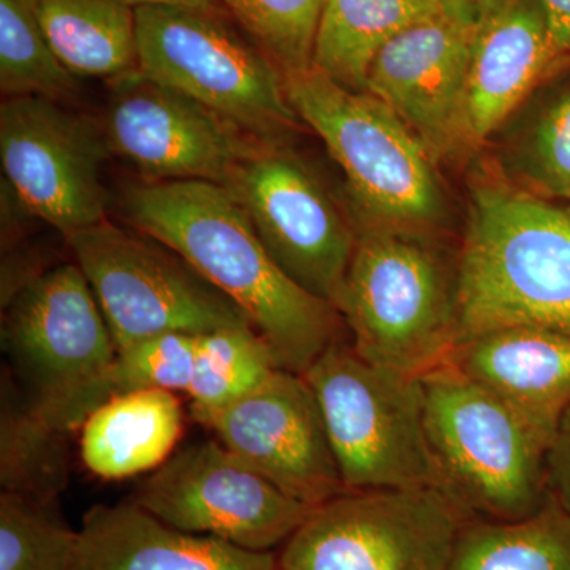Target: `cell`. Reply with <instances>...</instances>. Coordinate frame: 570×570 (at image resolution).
<instances>
[{
  "mask_svg": "<svg viewBox=\"0 0 570 570\" xmlns=\"http://www.w3.org/2000/svg\"><path fill=\"white\" fill-rule=\"evenodd\" d=\"M569 59L554 45L540 0H487L475 21L469 59L466 151L482 145Z\"/></svg>",
  "mask_w": 570,
  "mask_h": 570,
  "instance_id": "e0dca14e",
  "label": "cell"
},
{
  "mask_svg": "<svg viewBox=\"0 0 570 570\" xmlns=\"http://www.w3.org/2000/svg\"><path fill=\"white\" fill-rule=\"evenodd\" d=\"M445 363L553 442L570 406V333L530 325L494 328L460 341Z\"/></svg>",
  "mask_w": 570,
  "mask_h": 570,
  "instance_id": "ac0fdd59",
  "label": "cell"
},
{
  "mask_svg": "<svg viewBox=\"0 0 570 570\" xmlns=\"http://www.w3.org/2000/svg\"><path fill=\"white\" fill-rule=\"evenodd\" d=\"M105 116L108 149L141 181L227 186L264 141L255 140L186 94L142 77L110 82Z\"/></svg>",
  "mask_w": 570,
  "mask_h": 570,
  "instance_id": "5bb4252c",
  "label": "cell"
},
{
  "mask_svg": "<svg viewBox=\"0 0 570 570\" xmlns=\"http://www.w3.org/2000/svg\"><path fill=\"white\" fill-rule=\"evenodd\" d=\"M2 347L29 406L62 433L111 397L118 347L77 264L52 266L10 295Z\"/></svg>",
  "mask_w": 570,
  "mask_h": 570,
  "instance_id": "8992f818",
  "label": "cell"
},
{
  "mask_svg": "<svg viewBox=\"0 0 570 570\" xmlns=\"http://www.w3.org/2000/svg\"><path fill=\"white\" fill-rule=\"evenodd\" d=\"M104 127L45 97L0 105V160L9 187L32 216L63 236L107 219Z\"/></svg>",
  "mask_w": 570,
  "mask_h": 570,
  "instance_id": "8fae6325",
  "label": "cell"
},
{
  "mask_svg": "<svg viewBox=\"0 0 570 570\" xmlns=\"http://www.w3.org/2000/svg\"><path fill=\"white\" fill-rule=\"evenodd\" d=\"M422 387L441 491L468 520H523L546 508L549 439L448 363Z\"/></svg>",
  "mask_w": 570,
  "mask_h": 570,
  "instance_id": "277c9868",
  "label": "cell"
},
{
  "mask_svg": "<svg viewBox=\"0 0 570 570\" xmlns=\"http://www.w3.org/2000/svg\"><path fill=\"white\" fill-rule=\"evenodd\" d=\"M554 45L562 56H570V0H540Z\"/></svg>",
  "mask_w": 570,
  "mask_h": 570,
  "instance_id": "1f68e13d",
  "label": "cell"
},
{
  "mask_svg": "<svg viewBox=\"0 0 570 570\" xmlns=\"http://www.w3.org/2000/svg\"><path fill=\"white\" fill-rule=\"evenodd\" d=\"M124 2L129 3L134 9L145 6H178L220 13L219 0H124Z\"/></svg>",
  "mask_w": 570,
  "mask_h": 570,
  "instance_id": "836d02e7",
  "label": "cell"
},
{
  "mask_svg": "<svg viewBox=\"0 0 570 570\" xmlns=\"http://www.w3.org/2000/svg\"><path fill=\"white\" fill-rule=\"evenodd\" d=\"M439 11L433 0H325L313 67L344 88L366 92L367 75L382 48Z\"/></svg>",
  "mask_w": 570,
  "mask_h": 570,
  "instance_id": "7402d4cb",
  "label": "cell"
},
{
  "mask_svg": "<svg viewBox=\"0 0 570 570\" xmlns=\"http://www.w3.org/2000/svg\"><path fill=\"white\" fill-rule=\"evenodd\" d=\"M66 238L118 351L165 333L254 328L230 298L149 236L105 219Z\"/></svg>",
  "mask_w": 570,
  "mask_h": 570,
  "instance_id": "9c48e42d",
  "label": "cell"
},
{
  "mask_svg": "<svg viewBox=\"0 0 570 570\" xmlns=\"http://www.w3.org/2000/svg\"><path fill=\"white\" fill-rule=\"evenodd\" d=\"M225 189L243 206L285 275L336 307L354 257L356 228L306 165L264 142Z\"/></svg>",
  "mask_w": 570,
  "mask_h": 570,
  "instance_id": "4fadbf2b",
  "label": "cell"
},
{
  "mask_svg": "<svg viewBox=\"0 0 570 570\" xmlns=\"http://www.w3.org/2000/svg\"><path fill=\"white\" fill-rule=\"evenodd\" d=\"M175 392L135 390L111 396L81 425L82 463L97 478L121 480L159 469L183 434Z\"/></svg>",
  "mask_w": 570,
  "mask_h": 570,
  "instance_id": "ffe728a7",
  "label": "cell"
},
{
  "mask_svg": "<svg viewBox=\"0 0 570 570\" xmlns=\"http://www.w3.org/2000/svg\"><path fill=\"white\" fill-rule=\"evenodd\" d=\"M77 570H279L273 551H250L168 527L134 502L94 505L80 530Z\"/></svg>",
  "mask_w": 570,
  "mask_h": 570,
  "instance_id": "d6986e66",
  "label": "cell"
},
{
  "mask_svg": "<svg viewBox=\"0 0 570 570\" xmlns=\"http://www.w3.org/2000/svg\"><path fill=\"white\" fill-rule=\"evenodd\" d=\"M288 102L343 168L358 228L428 236L445 198L422 141L370 92L352 91L311 67L284 77Z\"/></svg>",
  "mask_w": 570,
  "mask_h": 570,
  "instance_id": "5b68a950",
  "label": "cell"
},
{
  "mask_svg": "<svg viewBox=\"0 0 570 570\" xmlns=\"http://www.w3.org/2000/svg\"><path fill=\"white\" fill-rule=\"evenodd\" d=\"M337 313L366 362L422 377L459 343V264L426 236L356 228Z\"/></svg>",
  "mask_w": 570,
  "mask_h": 570,
  "instance_id": "3957f363",
  "label": "cell"
},
{
  "mask_svg": "<svg viewBox=\"0 0 570 570\" xmlns=\"http://www.w3.org/2000/svg\"><path fill=\"white\" fill-rule=\"evenodd\" d=\"M284 77L313 67L325 0H219Z\"/></svg>",
  "mask_w": 570,
  "mask_h": 570,
  "instance_id": "f1b7e54d",
  "label": "cell"
},
{
  "mask_svg": "<svg viewBox=\"0 0 570 570\" xmlns=\"http://www.w3.org/2000/svg\"><path fill=\"white\" fill-rule=\"evenodd\" d=\"M121 205L127 223L178 254L246 314L279 370L305 374L340 340L336 307L285 275L224 186L140 181L126 187Z\"/></svg>",
  "mask_w": 570,
  "mask_h": 570,
  "instance_id": "6da1fadb",
  "label": "cell"
},
{
  "mask_svg": "<svg viewBox=\"0 0 570 570\" xmlns=\"http://www.w3.org/2000/svg\"><path fill=\"white\" fill-rule=\"evenodd\" d=\"M474 26L439 11L393 37L367 75L366 92L392 108L436 164L466 153L464 100Z\"/></svg>",
  "mask_w": 570,
  "mask_h": 570,
  "instance_id": "2e32d148",
  "label": "cell"
},
{
  "mask_svg": "<svg viewBox=\"0 0 570 570\" xmlns=\"http://www.w3.org/2000/svg\"><path fill=\"white\" fill-rule=\"evenodd\" d=\"M135 20L142 77L186 94L258 141L277 145L298 126L283 71L223 14L145 6Z\"/></svg>",
  "mask_w": 570,
  "mask_h": 570,
  "instance_id": "ba28073f",
  "label": "cell"
},
{
  "mask_svg": "<svg viewBox=\"0 0 570 570\" xmlns=\"http://www.w3.org/2000/svg\"><path fill=\"white\" fill-rule=\"evenodd\" d=\"M78 78L52 50L33 0H0V91L11 97H45L69 102Z\"/></svg>",
  "mask_w": 570,
  "mask_h": 570,
  "instance_id": "484cf974",
  "label": "cell"
},
{
  "mask_svg": "<svg viewBox=\"0 0 570 570\" xmlns=\"http://www.w3.org/2000/svg\"><path fill=\"white\" fill-rule=\"evenodd\" d=\"M202 425L307 508H318L346 491L316 395L302 374L277 370L264 385Z\"/></svg>",
  "mask_w": 570,
  "mask_h": 570,
  "instance_id": "9a60e30c",
  "label": "cell"
},
{
  "mask_svg": "<svg viewBox=\"0 0 570 570\" xmlns=\"http://www.w3.org/2000/svg\"><path fill=\"white\" fill-rule=\"evenodd\" d=\"M519 325L570 333V212L482 176L459 254V343Z\"/></svg>",
  "mask_w": 570,
  "mask_h": 570,
  "instance_id": "7a4b0ae2",
  "label": "cell"
},
{
  "mask_svg": "<svg viewBox=\"0 0 570 570\" xmlns=\"http://www.w3.org/2000/svg\"><path fill=\"white\" fill-rule=\"evenodd\" d=\"M346 491L439 489L422 377L366 362L343 337L305 374Z\"/></svg>",
  "mask_w": 570,
  "mask_h": 570,
  "instance_id": "52a82bcc",
  "label": "cell"
},
{
  "mask_svg": "<svg viewBox=\"0 0 570 570\" xmlns=\"http://www.w3.org/2000/svg\"><path fill=\"white\" fill-rule=\"evenodd\" d=\"M33 9L75 77L112 82L140 71L135 9L124 0H33Z\"/></svg>",
  "mask_w": 570,
  "mask_h": 570,
  "instance_id": "44dd1931",
  "label": "cell"
},
{
  "mask_svg": "<svg viewBox=\"0 0 570 570\" xmlns=\"http://www.w3.org/2000/svg\"><path fill=\"white\" fill-rule=\"evenodd\" d=\"M198 336L165 333L118 351L110 376L111 396L135 390L186 392L194 374Z\"/></svg>",
  "mask_w": 570,
  "mask_h": 570,
  "instance_id": "f546056e",
  "label": "cell"
},
{
  "mask_svg": "<svg viewBox=\"0 0 570 570\" xmlns=\"http://www.w3.org/2000/svg\"><path fill=\"white\" fill-rule=\"evenodd\" d=\"M279 370L268 344L254 328H228L198 336L193 379L186 393L195 420L204 422L264 385Z\"/></svg>",
  "mask_w": 570,
  "mask_h": 570,
  "instance_id": "d4e9b609",
  "label": "cell"
},
{
  "mask_svg": "<svg viewBox=\"0 0 570 570\" xmlns=\"http://www.w3.org/2000/svg\"><path fill=\"white\" fill-rule=\"evenodd\" d=\"M66 434L37 414L11 379L2 381V491L52 504L69 480Z\"/></svg>",
  "mask_w": 570,
  "mask_h": 570,
  "instance_id": "cb8c5ba5",
  "label": "cell"
},
{
  "mask_svg": "<svg viewBox=\"0 0 570 570\" xmlns=\"http://www.w3.org/2000/svg\"><path fill=\"white\" fill-rule=\"evenodd\" d=\"M130 502L176 530L250 551L284 546L313 510L217 439L176 453L138 487Z\"/></svg>",
  "mask_w": 570,
  "mask_h": 570,
  "instance_id": "7c38bea8",
  "label": "cell"
},
{
  "mask_svg": "<svg viewBox=\"0 0 570 570\" xmlns=\"http://www.w3.org/2000/svg\"><path fill=\"white\" fill-rule=\"evenodd\" d=\"M449 570H570V513L550 497L528 519L469 520Z\"/></svg>",
  "mask_w": 570,
  "mask_h": 570,
  "instance_id": "603a6c76",
  "label": "cell"
},
{
  "mask_svg": "<svg viewBox=\"0 0 570 570\" xmlns=\"http://www.w3.org/2000/svg\"><path fill=\"white\" fill-rule=\"evenodd\" d=\"M547 86L520 138V175L534 194L570 200V70Z\"/></svg>",
  "mask_w": 570,
  "mask_h": 570,
  "instance_id": "83f0119b",
  "label": "cell"
},
{
  "mask_svg": "<svg viewBox=\"0 0 570 570\" xmlns=\"http://www.w3.org/2000/svg\"><path fill=\"white\" fill-rule=\"evenodd\" d=\"M441 13L464 22H475L487 0H433Z\"/></svg>",
  "mask_w": 570,
  "mask_h": 570,
  "instance_id": "d6a6232c",
  "label": "cell"
},
{
  "mask_svg": "<svg viewBox=\"0 0 570 570\" xmlns=\"http://www.w3.org/2000/svg\"><path fill=\"white\" fill-rule=\"evenodd\" d=\"M550 494L570 513V406L549 450Z\"/></svg>",
  "mask_w": 570,
  "mask_h": 570,
  "instance_id": "4dcf8cb0",
  "label": "cell"
},
{
  "mask_svg": "<svg viewBox=\"0 0 570 570\" xmlns=\"http://www.w3.org/2000/svg\"><path fill=\"white\" fill-rule=\"evenodd\" d=\"M52 504L2 491L0 570H77L80 531L70 530Z\"/></svg>",
  "mask_w": 570,
  "mask_h": 570,
  "instance_id": "4316f807",
  "label": "cell"
},
{
  "mask_svg": "<svg viewBox=\"0 0 570 570\" xmlns=\"http://www.w3.org/2000/svg\"><path fill=\"white\" fill-rule=\"evenodd\" d=\"M569 212H570V209H569Z\"/></svg>",
  "mask_w": 570,
  "mask_h": 570,
  "instance_id": "e575fe53",
  "label": "cell"
},
{
  "mask_svg": "<svg viewBox=\"0 0 570 570\" xmlns=\"http://www.w3.org/2000/svg\"><path fill=\"white\" fill-rule=\"evenodd\" d=\"M469 521L439 489L344 491L311 510L279 570H449Z\"/></svg>",
  "mask_w": 570,
  "mask_h": 570,
  "instance_id": "30bf717a",
  "label": "cell"
}]
</instances>
